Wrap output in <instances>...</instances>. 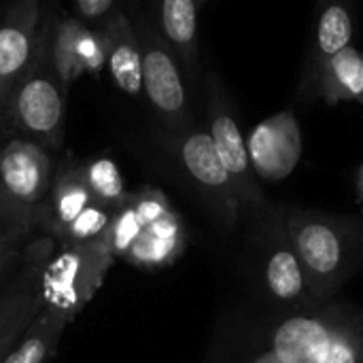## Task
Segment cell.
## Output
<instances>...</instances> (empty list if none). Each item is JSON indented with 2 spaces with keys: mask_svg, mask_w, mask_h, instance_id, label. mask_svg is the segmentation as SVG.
<instances>
[{
  "mask_svg": "<svg viewBox=\"0 0 363 363\" xmlns=\"http://www.w3.org/2000/svg\"><path fill=\"white\" fill-rule=\"evenodd\" d=\"M283 221L308 291L317 300L330 298L363 262V234L349 221L313 211H291Z\"/></svg>",
  "mask_w": 363,
  "mask_h": 363,
  "instance_id": "obj_1",
  "label": "cell"
},
{
  "mask_svg": "<svg viewBox=\"0 0 363 363\" xmlns=\"http://www.w3.org/2000/svg\"><path fill=\"white\" fill-rule=\"evenodd\" d=\"M185 247L181 219L157 189L130 196L115 211L108 232L113 257H121L143 270H157L172 264Z\"/></svg>",
  "mask_w": 363,
  "mask_h": 363,
  "instance_id": "obj_2",
  "label": "cell"
},
{
  "mask_svg": "<svg viewBox=\"0 0 363 363\" xmlns=\"http://www.w3.org/2000/svg\"><path fill=\"white\" fill-rule=\"evenodd\" d=\"M64 111L66 83L57 74L49 51H43L2 113L21 138L43 149H57L64 136Z\"/></svg>",
  "mask_w": 363,
  "mask_h": 363,
  "instance_id": "obj_3",
  "label": "cell"
},
{
  "mask_svg": "<svg viewBox=\"0 0 363 363\" xmlns=\"http://www.w3.org/2000/svg\"><path fill=\"white\" fill-rule=\"evenodd\" d=\"M113 262L106 240L66 245L64 251L45 266L43 304L74 315L102 285Z\"/></svg>",
  "mask_w": 363,
  "mask_h": 363,
  "instance_id": "obj_4",
  "label": "cell"
},
{
  "mask_svg": "<svg viewBox=\"0 0 363 363\" xmlns=\"http://www.w3.org/2000/svg\"><path fill=\"white\" fill-rule=\"evenodd\" d=\"M208 117H211L208 136L213 140V147L225 172L230 174L240 211L264 215L266 198L257 183V174L251 166L245 134L236 121L230 98L225 96L217 77H211V83H208Z\"/></svg>",
  "mask_w": 363,
  "mask_h": 363,
  "instance_id": "obj_5",
  "label": "cell"
},
{
  "mask_svg": "<svg viewBox=\"0 0 363 363\" xmlns=\"http://www.w3.org/2000/svg\"><path fill=\"white\" fill-rule=\"evenodd\" d=\"M359 336L338 321L300 315L277 328L270 353L279 363H357Z\"/></svg>",
  "mask_w": 363,
  "mask_h": 363,
  "instance_id": "obj_6",
  "label": "cell"
},
{
  "mask_svg": "<svg viewBox=\"0 0 363 363\" xmlns=\"http://www.w3.org/2000/svg\"><path fill=\"white\" fill-rule=\"evenodd\" d=\"M40 2L13 4L0 19V113L43 53Z\"/></svg>",
  "mask_w": 363,
  "mask_h": 363,
  "instance_id": "obj_7",
  "label": "cell"
},
{
  "mask_svg": "<svg viewBox=\"0 0 363 363\" xmlns=\"http://www.w3.org/2000/svg\"><path fill=\"white\" fill-rule=\"evenodd\" d=\"M53 179V164L47 149L21 136L2 143L0 187L19 206L40 215L49 200Z\"/></svg>",
  "mask_w": 363,
  "mask_h": 363,
  "instance_id": "obj_8",
  "label": "cell"
},
{
  "mask_svg": "<svg viewBox=\"0 0 363 363\" xmlns=\"http://www.w3.org/2000/svg\"><path fill=\"white\" fill-rule=\"evenodd\" d=\"M143 53V94L155 108L157 117L168 125V130H183L189 121L187 96L181 79L179 64L168 49V45L145 32L140 43Z\"/></svg>",
  "mask_w": 363,
  "mask_h": 363,
  "instance_id": "obj_9",
  "label": "cell"
},
{
  "mask_svg": "<svg viewBox=\"0 0 363 363\" xmlns=\"http://www.w3.org/2000/svg\"><path fill=\"white\" fill-rule=\"evenodd\" d=\"M181 162L191 181L202 191L204 200L213 206L215 215L228 228H234L240 217V204L230 174L225 172L208 132L194 130L183 138Z\"/></svg>",
  "mask_w": 363,
  "mask_h": 363,
  "instance_id": "obj_10",
  "label": "cell"
},
{
  "mask_svg": "<svg viewBox=\"0 0 363 363\" xmlns=\"http://www.w3.org/2000/svg\"><path fill=\"white\" fill-rule=\"evenodd\" d=\"M255 174L279 181L300 162V130L289 111L262 121L247 143Z\"/></svg>",
  "mask_w": 363,
  "mask_h": 363,
  "instance_id": "obj_11",
  "label": "cell"
},
{
  "mask_svg": "<svg viewBox=\"0 0 363 363\" xmlns=\"http://www.w3.org/2000/svg\"><path fill=\"white\" fill-rule=\"evenodd\" d=\"M102 45H104V62L115 85L130 96L140 94L143 91L140 40L123 17L111 21V26L104 32Z\"/></svg>",
  "mask_w": 363,
  "mask_h": 363,
  "instance_id": "obj_12",
  "label": "cell"
},
{
  "mask_svg": "<svg viewBox=\"0 0 363 363\" xmlns=\"http://www.w3.org/2000/svg\"><path fill=\"white\" fill-rule=\"evenodd\" d=\"M264 279L268 291L283 302H296L304 300L308 291V283L302 270V264L287 238L285 221L274 223V236L272 245L268 249L266 266H264Z\"/></svg>",
  "mask_w": 363,
  "mask_h": 363,
  "instance_id": "obj_13",
  "label": "cell"
},
{
  "mask_svg": "<svg viewBox=\"0 0 363 363\" xmlns=\"http://www.w3.org/2000/svg\"><path fill=\"white\" fill-rule=\"evenodd\" d=\"M94 202L96 200L87 187L83 166H66L60 170L53 179L45 208L51 232L60 238Z\"/></svg>",
  "mask_w": 363,
  "mask_h": 363,
  "instance_id": "obj_14",
  "label": "cell"
},
{
  "mask_svg": "<svg viewBox=\"0 0 363 363\" xmlns=\"http://www.w3.org/2000/svg\"><path fill=\"white\" fill-rule=\"evenodd\" d=\"M162 40L185 70L194 72L198 62V2L164 0L160 4Z\"/></svg>",
  "mask_w": 363,
  "mask_h": 363,
  "instance_id": "obj_15",
  "label": "cell"
},
{
  "mask_svg": "<svg viewBox=\"0 0 363 363\" xmlns=\"http://www.w3.org/2000/svg\"><path fill=\"white\" fill-rule=\"evenodd\" d=\"M43 272L45 264L36 262L17 285L9 287L0 296V340L28 330L34 317L43 308Z\"/></svg>",
  "mask_w": 363,
  "mask_h": 363,
  "instance_id": "obj_16",
  "label": "cell"
},
{
  "mask_svg": "<svg viewBox=\"0 0 363 363\" xmlns=\"http://www.w3.org/2000/svg\"><path fill=\"white\" fill-rule=\"evenodd\" d=\"M328 104L359 102L363 104V55L351 45L336 53L321 68L313 87Z\"/></svg>",
  "mask_w": 363,
  "mask_h": 363,
  "instance_id": "obj_17",
  "label": "cell"
},
{
  "mask_svg": "<svg viewBox=\"0 0 363 363\" xmlns=\"http://www.w3.org/2000/svg\"><path fill=\"white\" fill-rule=\"evenodd\" d=\"M74 315L43 304L40 313L23 332L19 345L2 363H45L53 353L62 338L64 328Z\"/></svg>",
  "mask_w": 363,
  "mask_h": 363,
  "instance_id": "obj_18",
  "label": "cell"
},
{
  "mask_svg": "<svg viewBox=\"0 0 363 363\" xmlns=\"http://www.w3.org/2000/svg\"><path fill=\"white\" fill-rule=\"evenodd\" d=\"M353 38V17L345 4H330L319 17L313 53L306 70V85L313 89L317 83V77L325 62H330L336 53L351 47Z\"/></svg>",
  "mask_w": 363,
  "mask_h": 363,
  "instance_id": "obj_19",
  "label": "cell"
},
{
  "mask_svg": "<svg viewBox=\"0 0 363 363\" xmlns=\"http://www.w3.org/2000/svg\"><path fill=\"white\" fill-rule=\"evenodd\" d=\"M83 168H85L87 187H89L96 202H100L102 206H106L111 211H119L128 202L130 196L123 189L121 172L111 160L98 157Z\"/></svg>",
  "mask_w": 363,
  "mask_h": 363,
  "instance_id": "obj_20",
  "label": "cell"
},
{
  "mask_svg": "<svg viewBox=\"0 0 363 363\" xmlns=\"http://www.w3.org/2000/svg\"><path fill=\"white\" fill-rule=\"evenodd\" d=\"M40 215L19 206L0 187V245H23Z\"/></svg>",
  "mask_w": 363,
  "mask_h": 363,
  "instance_id": "obj_21",
  "label": "cell"
},
{
  "mask_svg": "<svg viewBox=\"0 0 363 363\" xmlns=\"http://www.w3.org/2000/svg\"><path fill=\"white\" fill-rule=\"evenodd\" d=\"M117 4L113 0H77L74 11L81 19H102L111 11H115Z\"/></svg>",
  "mask_w": 363,
  "mask_h": 363,
  "instance_id": "obj_22",
  "label": "cell"
},
{
  "mask_svg": "<svg viewBox=\"0 0 363 363\" xmlns=\"http://www.w3.org/2000/svg\"><path fill=\"white\" fill-rule=\"evenodd\" d=\"M23 253L21 245H0V274L9 270V266Z\"/></svg>",
  "mask_w": 363,
  "mask_h": 363,
  "instance_id": "obj_23",
  "label": "cell"
},
{
  "mask_svg": "<svg viewBox=\"0 0 363 363\" xmlns=\"http://www.w3.org/2000/svg\"><path fill=\"white\" fill-rule=\"evenodd\" d=\"M23 332H26V330H23ZM23 332H15V334H11V336H6V338H2V340H0V363L4 362V359L13 353V349L19 345V340H21Z\"/></svg>",
  "mask_w": 363,
  "mask_h": 363,
  "instance_id": "obj_24",
  "label": "cell"
},
{
  "mask_svg": "<svg viewBox=\"0 0 363 363\" xmlns=\"http://www.w3.org/2000/svg\"><path fill=\"white\" fill-rule=\"evenodd\" d=\"M253 363H279V362H277V357H274L272 353H266V355H262L259 359H255Z\"/></svg>",
  "mask_w": 363,
  "mask_h": 363,
  "instance_id": "obj_25",
  "label": "cell"
},
{
  "mask_svg": "<svg viewBox=\"0 0 363 363\" xmlns=\"http://www.w3.org/2000/svg\"><path fill=\"white\" fill-rule=\"evenodd\" d=\"M357 363H363V334L357 340Z\"/></svg>",
  "mask_w": 363,
  "mask_h": 363,
  "instance_id": "obj_26",
  "label": "cell"
},
{
  "mask_svg": "<svg viewBox=\"0 0 363 363\" xmlns=\"http://www.w3.org/2000/svg\"><path fill=\"white\" fill-rule=\"evenodd\" d=\"M0 149H2V143H0Z\"/></svg>",
  "mask_w": 363,
  "mask_h": 363,
  "instance_id": "obj_27",
  "label": "cell"
}]
</instances>
